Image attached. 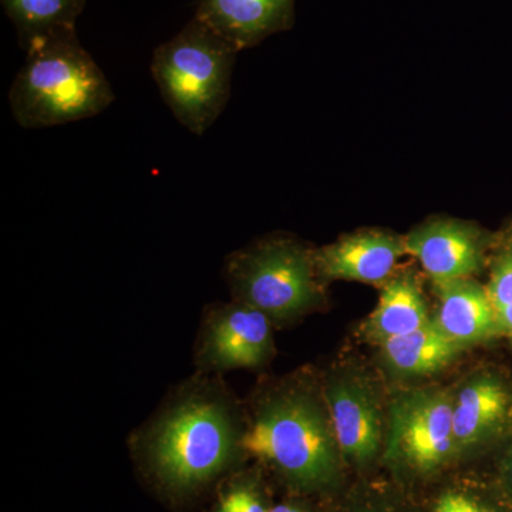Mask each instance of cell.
<instances>
[{"label": "cell", "instance_id": "cell-1", "mask_svg": "<svg viewBox=\"0 0 512 512\" xmlns=\"http://www.w3.org/2000/svg\"><path fill=\"white\" fill-rule=\"evenodd\" d=\"M247 429V409L224 377L194 372L168 390L127 446L144 488L168 510L192 512L247 466Z\"/></svg>", "mask_w": 512, "mask_h": 512}, {"label": "cell", "instance_id": "cell-2", "mask_svg": "<svg viewBox=\"0 0 512 512\" xmlns=\"http://www.w3.org/2000/svg\"><path fill=\"white\" fill-rule=\"evenodd\" d=\"M248 412V461L296 495L325 493L339 478L340 450L323 393L305 379L256 394Z\"/></svg>", "mask_w": 512, "mask_h": 512}, {"label": "cell", "instance_id": "cell-3", "mask_svg": "<svg viewBox=\"0 0 512 512\" xmlns=\"http://www.w3.org/2000/svg\"><path fill=\"white\" fill-rule=\"evenodd\" d=\"M23 49L26 62L9 90L10 110L19 126L46 128L90 119L116 99L77 30L35 37Z\"/></svg>", "mask_w": 512, "mask_h": 512}, {"label": "cell", "instance_id": "cell-4", "mask_svg": "<svg viewBox=\"0 0 512 512\" xmlns=\"http://www.w3.org/2000/svg\"><path fill=\"white\" fill-rule=\"evenodd\" d=\"M238 52L200 20L154 50L151 74L168 109L194 136H204L227 107Z\"/></svg>", "mask_w": 512, "mask_h": 512}, {"label": "cell", "instance_id": "cell-5", "mask_svg": "<svg viewBox=\"0 0 512 512\" xmlns=\"http://www.w3.org/2000/svg\"><path fill=\"white\" fill-rule=\"evenodd\" d=\"M222 278L234 301L264 312L274 325L302 318L323 298L315 249L291 235H269L231 252Z\"/></svg>", "mask_w": 512, "mask_h": 512}, {"label": "cell", "instance_id": "cell-6", "mask_svg": "<svg viewBox=\"0 0 512 512\" xmlns=\"http://www.w3.org/2000/svg\"><path fill=\"white\" fill-rule=\"evenodd\" d=\"M274 323L264 312L234 301L214 302L202 311L194 343V372L224 376L258 370L275 355Z\"/></svg>", "mask_w": 512, "mask_h": 512}, {"label": "cell", "instance_id": "cell-7", "mask_svg": "<svg viewBox=\"0 0 512 512\" xmlns=\"http://www.w3.org/2000/svg\"><path fill=\"white\" fill-rule=\"evenodd\" d=\"M456 450L453 400L446 393L413 392L393 404L387 456L429 473Z\"/></svg>", "mask_w": 512, "mask_h": 512}, {"label": "cell", "instance_id": "cell-8", "mask_svg": "<svg viewBox=\"0 0 512 512\" xmlns=\"http://www.w3.org/2000/svg\"><path fill=\"white\" fill-rule=\"evenodd\" d=\"M404 244L431 282L441 284L478 274L493 239L473 222L434 217L409 232Z\"/></svg>", "mask_w": 512, "mask_h": 512}, {"label": "cell", "instance_id": "cell-9", "mask_svg": "<svg viewBox=\"0 0 512 512\" xmlns=\"http://www.w3.org/2000/svg\"><path fill=\"white\" fill-rule=\"evenodd\" d=\"M404 238L382 229H359L333 244L315 249L320 281H356L384 284L406 255Z\"/></svg>", "mask_w": 512, "mask_h": 512}, {"label": "cell", "instance_id": "cell-10", "mask_svg": "<svg viewBox=\"0 0 512 512\" xmlns=\"http://www.w3.org/2000/svg\"><path fill=\"white\" fill-rule=\"evenodd\" d=\"M296 0H200L194 18L237 52L251 49L295 23Z\"/></svg>", "mask_w": 512, "mask_h": 512}, {"label": "cell", "instance_id": "cell-11", "mask_svg": "<svg viewBox=\"0 0 512 512\" xmlns=\"http://www.w3.org/2000/svg\"><path fill=\"white\" fill-rule=\"evenodd\" d=\"M322 393L340 454L356 463L375 457L380 446V419L370 394L348 380H333Z\"/></svg>", "mask_w": 512, "mask_h": 512}, {"label": "cell", "instance_id": "cell-12", "mask_svg": "<svg viewBox=\"0 0 512 512\" xmlns=\"http://www.w3.org/2000/svg\"><path fill=\"white\" fill-rule=\"evenodd\" d=\"M433 285L439 301L434 320L461 348L500 332L487 288L476 279L460 278Z\"/></svg>", "mask_w": 512, "mask_h": 512}, {"label": "cell", "instance_id": "cell-13", "mask_svg": "<svg viewBox=\"0 0 512 512\" xmlns=\"http://www.w3.org/2000/svg\"><path fill=\"white\" fill-rule=\"evenodd\" d=\"M430 320L419 276L413 271H396L384 282L376 309L363 330L372 342L383 345L423 328Z\"/></svg>", "mask_w": 512, "mask_h": 512}, {"label": "cell", "instance_id": "cell-14", "mask_svg": "<svg viewBox=\"0 0 512 512\" xmlns=\"http://www.w3.org/2000/svg\"><path fill=\"white\" fill-rule=\"evenodd\" d=\"M508 394L491 377L471 380L453 402V433L456 447L466 448L485 439L504 419Z\"/></svg>", "mask_w": 512, "mask_h": 512}, {"label": "cell", "instance_id": "cell-15", "mask_svg": "<svg viewBox=\"0 0 512 512\" xmlns=\"http://www.w3.org/2000/svg\"><path fill=\"white\" fill-rule=\"evenodd\" d=\"M380 346L386 362L404 375H429L437 372L463 349L448 338L436 320H430L423 328L387 340Z\"/></svg>", "mask_w": 512, "mask_h": 512}, {"label": "cell", "instance_id": "cell-16", "mask_svg": "<svg viewBox=\"0 0 512 512\" xmlns=\"http://www.w3.org/2000/svg\"><path fill=\"white\" fill-rule=\"evenodd\" d=\"M87 0H2L6 15L18 30L20 46L35 37L76 30Z\"/></svg>", "mask_w": 512, "mask_h": 512}, {"label": "cell", "instance_id": "cell-17", "mask_svg": "<svg viewBox=\"0 0 512 512\" xmlns=\"http://www.w3.org/2000/svg\"><path fill=\"white\" fill-rule=\"evenodd\" d=\"M272 504L259 466L241 467L225 478L212 495L207 512H268Z\"/></svg>", "mask_w": 512, "mask_h": 512}, {"label": "cell", "instance_id": "cell-18", "mask_svg": "<svg viewBox=\"0 0 512 512\" xmlns=\"http://www.w3.org/2000/svg\"><path fill=\"white\" fill-rule=\"evenodd\" d=\"M488 298L493 305L498 329L512 339V222L491 244Z\"/></svg>", "mask_w": 512, "mask_h": 512}, {"label": "cell", "instance_id": "cell-19", "mask_svg": "<svg viewBox=\"0 0 512 512\" xmlns=\"http://www.w3.org/2000/svg\"><path fill=\"white\" fill-rule=\"evenodd\" d=\"M434 512H488L474 498L463 493H447L437 501Z\"/></svg>", "mask_w": 512, "mask_h": 512}, {"label": "cell", "instance_id": "cell-20", "mask_svg": "<svg viewBox=\"0 0 512 512\" xmlns=\"http://www.w3.org/2000/svg\"><path fill=\"white\" fill-rule=\"evenodd\" d=\"M268 512H311L302 501L288 500L284 503L272 504Z\"/></svg>", "mask_w": 512, "mask_h": 512}, {"label": "cell", "instance_id": "cell-21", "mask_svg": "<svg viewBox=\"0 0 512 512\" xmlns=\"http://www.w3.org/2000/svg\"><path fill=\"white\" fill-rule=\"evenodd\" d=\"M511 476H512V466H511Z\"/></svg>", "mask_w": 512, "mask_h": 512}]
</instances>
